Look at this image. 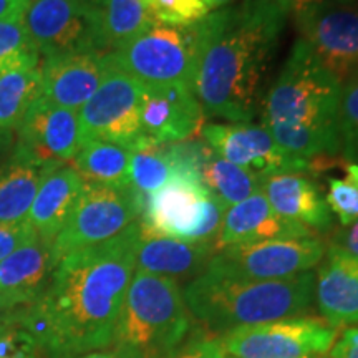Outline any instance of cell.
<instances>
[{
  "label": "cell",
  "instance_id": "6da1fadb",
  "mask_svg": "<svg viewBox=\"0 0 358 358\" xmlns=\"http://www.w3.org/2000/svg\"><path fill=\"white\" fill-rule=\"evenodd\" d=\"M140 221L106 243L75 250L57 262L48 287L25 306L20 324L48 358H75L115 342L136 272Z\"/></svg>",
  "mask_w": 358,
  "mask_h": 358
},
{
  "label": "cell",
  "instance_id": "7a4b0ae2",
  "mask_svg": "<svg viewBox=\"0 0 358 358\" xmlns=\"http://www.w3.org/2000/svg\"><path fill=\"white\" fill-rule=\"evenodd\" d=\"M289 15L284 0H239L198 22L194 93L204 118L250 123Z\"/></svg>",
  "mask_w": 358,
  "mask_h": 358
},
{
  "label": "cell",
  "instance_id": "3957f363",
  "mask_svg": "<svg viewBox=\"0 0 358 358\" xmlns=\"http://www.w3.org/2000/svg\"><path fill=\"white\" fill-rule=\"evenodd\" d=\"M342 83L297 40L264 98L262 127L299 158L340 153Z\"/></svg>",
  "mask_w": 358,
  "mask_h": 358
},
{
  "label": "cell",
  "instance_id": "277c9868",
  "mask_svg": "<svg viewBox=\"0 0 358 358\" xmlns=\"http://www.w3.org/2000/svg\"><path fill=\"white\" fill-rule=\"evenodd\" d=\"M182 295L192 317L224 335L241 327L303 315L315 299V272L254 280L204 271L187 282Z\"/></svg>",
  "mask_w": 358,
  "mask_h": 358
},
{
  "label": "cell",
  "instance_id": "5b68a950",
  "mask_svg": "<svg viewBox=\"0 0 358 358\" xmlns=\"http://www.w3.org/2000/svg\"><path fill=\"white\" fill-rule=\"evenodd\" d=\"M176 280L134 272L113 352L122 358H166L189 335L192 319Z\"/></svg>",
  "mask_w": 358,
  "mask_h": 358
},
{
  "label": "cell",
  "instance_id": "8992f818",
  "mask_svg": "<svg viewBox=\"0 0 358 358\" xmlns=\"http://www.w3.org/2000/svg\"><path fill=\"white\" fill-rule=\"evenodd\" d=\"M226 211L199 173L182 169L145 199L140 232L185 243H216Z\"/></svg>",
  "mask_w": 358,
  "mask_h": 358
},
{
  "label": "cell",
  "instance_id": "52a82bcc",
  "mask_svg": "<svg viewBox=\"0 0 358 358\" xmlns=\"http://www.w3.org/2000/svg\"><path fill=\"white\" fill-rule=\"evenodd\" d=\"M198 53V24H155L106 55L111 64L145 87L182 85L194 90Z\"/></svg>",
  "mask_w": 358,
  "mask_h": 358
},
{
  "label": "cell",
  "instance_id": "ba28073f",
  "mask_svg": "<svg viewBox=\"0 0 358 358\" xmlns=\"http://www.w3.org/2000/svg\"><path fill=\"white\" fill-rule=\"evenodd\" d=\"M145 199L131 187L85 185L73 213L52 244L55 264L75 250L106 243L138 222Z\"/></svg>",
  "mask_w": 358,
  "mask_h": 358
},
{
  "label": "cell",
  "instance_id": "9c48e42d",
  "mask_svg": "<svg viewBox=\"0 0 358 358\" xmlns=\"http://www.w3.org/2000/svg\"><path fill=\"white\" fill-rule=\"evenodd\" d=\"M106 57L100 87L78 110L82 143L108 140L133 148L150 141L141 131V98L145 85L115 66Z\"/></svg>",
  "mask_w": 358,
  "mask_h": 358
},
{
  "label": "cell",
  "instance_id": "30bf717a",
  "mask_svg": "<svg viewBox=\"0 0 358 358\" xmlns=\"http://www.w3.org/2000/svg\"><path fill=\"white\" fill-rule=\"evenodd\" d=\"M325 250L317 236L237 244L217 250L206 271L254 280L287 279L319 266Z\"/></svg>",
  "mask_w": 358,
  "mask_h": 358
},
{
  "label": "cell",
  "instance_id": "8fae6325",
  "mask_svg": "<svg viewBox=\"0 0 358 358\" xmlns=\"http://www.w3.org/2000/svg\"><path fill=\"white\" fill-rule=\"evenodd\" d=\"M335 340V327L310 317L241 327L222 335L224 348L234 358H310L330 352Z\"/></svg>",
  "mask_w": 358,
  "mask_h": 358
},
{
  "label": "cell",
  "instance_id": "7c38bea8",
  "mask_svg": "<svg viewBox=\"0 0 358 358\" xmlns=\"http://www.w3.org/2000/svg\"><path fill=\"white\" fill-rule=\"evenodd\" d=\"M294 17L302 42L340 83L358 75V2L324 0Z\"/></svg>",
  "mask_w": 358,
  "mask_h": 358
},
{
  "label": "cell",
  "instance_id": "4fadbf2b",
  "mask_svg": "<svg viewBox=\"0 0 358 358\" xmlns=\"http://www.w3.org/2000/svg\"><path fill=\"white\" fill-rule=\"evenodd\" d=\"M24 24L34 48L45 58L101 52L95 3L85 0H30Z\"/></svg>",
  "mask_w": 358,
  "mask_h": 358
},
{
  "label": "cell",
  "instance_id": "5bb4252c",
  "mask_svg": "<svg viewBox=\"0 0 358 358\" xmlns=\"http://www.w3.org/2000/svg\"><path fill=\"white\" fill-rule=\"evenodd\" d=\"M201 134L214 153L249 169L261 179L315 171L312 159L289 153L262 124L208 123L203 124Z\"/></svg>",
  "mask_w": 358,
  "mask_h": 358
},
{
  "label": "cell",
  "instance_id": "9a60e30c",
  "mask_svg": "<svg viewBox=\"0 0 358 358\" xmlns=\"http://www.w3.org/2000/svg\"><path fill=\"white\" fill-rule=\"evenodd\" d=\"M17 134L13 156L42 168L70 163L82 146L78 111L52 105L42 96L27 110Z\"/></svg>",
  "mask_w": 358,
  "mask_h": 358
},
{
  "label": "cell",
  "instance_id": "2e32d148",
  "mask_svg": "<svg viewBox=\"0 0 358 358\" xmlns=\"http://www.w3.org/2000/svg\"><path fill=\"white\" fill-rule=\"evenodd\" d=\"M204 113L194 90L182 85L145 87L141 98L143 136L156 145L186 141L203 128Z\"/></svg>",
  "mask_w": 358,
  "mask_h": 358
},
{
  "label": "cell",
  "instance_id": "e0dca14e",
  "mask_svg": "<svg viewBox=\"0 0 358 358\" xmlns=\"http://www.w3.org/2000/svg\"><path fill=\"white\" fill-rule=\"evenodd\" d=\"M106 53L77 52L47 57L38 65L40 96L52 105L78 111L100 87Z\"/></svg>",
  "mask_w": 358,
  "mask_h": 358
},
{
  "label": "cell",
  "instance_id": "ac0fdd59",
  "mask_svg": "<svg viewBox=\"0 0 358 358\" xmlns=\"http://www.w3.org/2000/svg\"><path fill=\"white\" fill-rule=\"evenodd\" d=\"M335 329L358 327V256L329 244L315 274V299Z\"/></svg>",
  "mask_w": 358,
  "mask_h": 358
},
{
  "label": "cell",
  "instance_id": "d6986e66",
  "mask_svg": "<svg viewBox=\"0 0 358 358\" xmlns=\"http://www.w3.org/2000/svg\"><path fill=\"white\" fill-rule=\"evenodd\" d=\"M315 236L302 224L289 221L277 214L262 191L231 206L224 214L216 250L237 244H254L262 241L301 239Z\"/></svg>",
  "mask_w": 358,
  "mask_h": 358
},
{
  "label": "cell",
  "instance_id": "ffe728a7",
  "mask_svg": "<svg viewBox=\"0 0 358 358\" xmlns=\"http://www.w3.org/2000/svg\"><path fill=\"white\" fill-rule=\"evenodd\" d=\"M261 191L279 216L299 222L313 232L334 227L322 187L307 174H279L261 179Z\"/></svg>",
  "mask_w": 358,
  "mask_h": 358
},
{
  "label": "cell",
  "instance_id": "44dd1931",
  "mask_svg": "<svg viewBox=\"0 0 358 358\" xmlns=\"http://www.w3.org/2000/svg\"><path fill=\"white\" fill-rule=\"evenodd\" d=\"M85 189L83 179L66 164L45 168L27 222L40 239L53 244Z\"/></svg>",
  "mask_w": 358,
  "mask_h": 358
},
{
  "label": "cell",
  "instance_id": "7402d4cb",
  "mask_svg": "<svg viewBox=\"0 0 358 358\" xmlns=\"http://www.w3.org/2000/svg\"><path fill=\"white\" fill-rule=\"evenodd\" d=\"M55 266L52 244L35 236L0 262V295L19 306L34 303L48 287Z\"/></svg>",
  "mask_w": 358,
  "mask_h": 358
},
{
  "label": "cell",
  "instance_id": "603a6c76",
  "mask_svg": "<svg viewBox=\"0 0 358 358\" xmlns=\"http://www.w3.org/2000/svg\"><path fill=\"white\" fill-rule=\"evenodd\" d=\"M216 243H185L141 234L136 245V271L169 279H194L216 254Z\"/></svg>",
  "mask_w": 358,
  "mask_h": 358
},
{
  "label": "cell",
  "instance_id": "cb8c5ba5",
  "mask_svg": "<svg viewBox=\"0 0 358 358\" xmlns=\"http://www.w3.org/2000/svg\"><path fill=\"white\" fill-rule=\"evenodd\" d=\"M129 159V146L108 140H88L82 143L73 158V168L85 185L128 187Z\"/></svg>",
  "mask_w": 358,
  "mask_h": 358
},
{
  "label": "cell",
  "instance_id": "d4e9b609",
  "mask_svg": "<svg viewBox=\"0 0 358 358\" xmlns=\"http://www.w3.org/2000/svg\"><path fill=\"white\" fill-rule=\"evenodd\" d=\"M95 10L103 53L115 50L156 24L146 0H98Z\"/></svg>",
  "mask_w": 358,
  "mask_h": 358
},
{
  "label": "cell",
  "instance_id": "484cf974",
  "mask_svg": "<svg viewBox=\"0 0 358 358\" xmlns=\"http://www.w3.org/2000/svg\"><path fill=\"white\" fill-rule=\"evenodd\" d=\"M43 171L45 168L17 156L0 169V224L19 226L27 222Z\"/></svg>",
  "mask_w": 358,
  "mask_h": 358
},
{
  "label": "cell",
  "instance_id": "4316f807",
  "mask_svg": "<svg viewBox=\"0 0 358 358\" xmlns=\"http://www.w3.org/2000/svg\"><path fill=\"white\" fill-rule=\"evenodd\" d=\"M179 171L182 169L169 151V145L145 141L131 150L129 187L143 199L168 185Z\"/></svg>",
  "mask_w": 358,
  "mask_h": 358
},
{
  "label": "cell",
  "instance_id": "83f0119b",
  "mask_svg": "<svg viewBox=\"0 0 358 358\" xmlns=\"http://www.w3.org/2000/svg\"><path fill=\"white\" fill-rule=\"evenodd\" d=\"M201 179L227 209L261 191V178L213 153L201 168Z\"/></svg>",
  "mask_w": 358,
  "mask_h": 358
},
{
  "label": "cell",
  "instance_id": "f1b7e54d",
  "mask_svg": "<svg viewBox=\"0 0 358 358\" xmlns=\"http://www.w3.org/2000/svg\"><path fill=\"white\" fill-rule=\"evenodd\" d=\"M40 93L38 69L0 75V138L19 128Z\"/></svg>",
  "mask_w": 358,
  "mask_h": 358
},
{
  "label": "cell",
  "instance_id": "f546056e",
  "mask_svg": "<svg viewBox=\"0 0 358 358\" xmlns=\"http://www.w3.org/2000/svg\"><path fill=\"white\" fill-rule=\"evenodd\" d=\"M38 65L40 53L30 42L24 15L0 20V75L35 70Z\"/></svg>",
  "mask_w": 358,
  "mask_h": 358
},
{
  "label": "cell",
  "instance_id": "4dcf8cb0",
  "mask_svg": "<svg viewBox=\"0 0 358 358\" xmlns=\"http://www.w3.org/2000/svg\"><path fill=\"white\" fill-rule=\"evenodd\" d=\"M343 178L327 179L325 201L340 227L358 221V164L343 159Z\"/></svg>",
  "mask_w": 358,
  "mask_h": 358
},
{
  "label": "cell",
  "instance_id": "1f68e13d",
  "mask_svg": "<svg viewBox=\"0 0 358 358\" xmlns=\"http://www.w3.org/2000/svg\"><path fill=\"white\" fill-rule=\"evenodd\" d=\"M340 153L358 164V75L342 85L340 98Z\"/></svg>",
  "mask_w": 358,
  "mask_h": 358
},
{
  "label": "cell",
  "instance_id": "d6a6232c",
  "mask_svg": "<svg viewBox=\"0 0 358 358\" xmlns=\"http://www.w3.org/2000/svg\"><path fill=\"white\" fill-rule=\"evenodd\" d=\"M156 24L192 25L203 20L211 8L204 0H146Z\"/></svg>",
  "mask_w": 358,
  "mask_h": 358
},
{
  "label": "cell",
  "instance_id": "836d02e7",
  "mask_svg": "<svg viewBox=\"0 0 358 358\" xmlns=\"http://www.w3.org/2000/svg\"><path fill=\"white\" fill-rule=\"evenodd\" d=\"M166 358H227L222 337L214 335H196L187 342H182Z\"/></svg>",
  "mask_w": 358,
  "mask_h": 358
},
{
  "label": "cell",
  "instance_id": "e575fe53",
  "mask_svg": "<svg viewBox=\"0 0 358 358\" xmlns=\"http://www.w3.org/2000/svg\"><path fill=\"white\" fill-rule=\"evenodd\" d=\"M35 236L37 234H35L29 222L19 224V226H3V224H0V262L7 256H10L13 250L19 249L22 244L34 239Z\"/></svg>",
  "mask_w": 358,
  "mask_h": 358
},
{
  "label": "cell",
  "instance_id": "d590c367",
  "mask_svg": "<svg viewBox=\"0 0 358 358\" xmlns=\"http://www.w3.org/2000/svg\"><path fill=\"white\" fill-rule=\"evenodd\" d=\"M330 358H358V327H347L330 348Z\"/></svg>",
  "mask_w": 358,
  "mask_h": 358
},
{
  "label": "cell",
  "instance_id": "8d00e7d4",
  "mask_svg": "<svg viewBox=\"0 0 358 358\" xmlns=\"http://www.w3.org/2000/svg\"><path fill=\"white\" fill-rule=\"evenodd\" d=\"M330 244L358 256V221L350 224V226L340 227L338 231H335Z\"/></svg>",
  "mask_w": 358,
  "mask_h": 358
},
{
  "label": "cell",
  "instance_id": "74e56055",
  "mask_svg": "<svg viewBox=\"0 0 358 358\" xmlns=\"http://www.w3.org/2000/svg\"><path fill=\"white\" fill-rule=\"evenodd\" d=\"M25 306H19L10 299L0 295V327L12 324L22 315V310H24Z\"/></svg>",
  "mask_w": 358,
  "mask_h": 358
},
{
  "label": "cell",
  "instance_id": "f35d334b",
  "mask_svg": "<svg viewBox=\"0 0 358 358\" xmlns=\"http://www.w3.org/2000/svg\"><path fill=\"white\" fill-rule=\"evenodd\" d=\"M30 0H0V20L24 15Z\"/></svg>",
  "mask_w": 358,
  "mask_h": 358
},
{
  "label": "cell",
  "instance_id": "ab89813d",
  "mask_svg": "<svg viewBox=\"0 0 358 358\" xmlns=\"http://www.w3.org/2000/svg\"><path fill=\"white\" fill-rule=\"evenodd\" d=\"M284 2L287 3L290 13H292V15H295V13L306 10V8L315 6V3L324 2V0H284Z\"/></svg>",
  "mask_w": 358,
  "mask_h": 358
},
{
  "label": "cell",
  "instance_id": "60d3db41",
  "mask_svg": "<svg viewBox=\"0 0 358 358\" xmlns=\"http://www.w3.org/2000/svg\"><path fill=\"white\" fill-rule=\"evenodd\" d=\"M75 358H122V357L113 350H95V352L83 353V355H78Z\"/></svg>",
  "mask_w": 358,
  "mask_h": 358
},
{
  "label": "cell",
  "instance_id": "b9f144b4",
  "mask_svg": "<svg viewBox=\"0 0 358 358\" xmlns=\"http://www.w3.org/2000/svg\"><path fill=\"white\" fill-rule=\"evenodd\" d=\"M231 2H234V0H206V3H208V7L211 8V10L213 8L216 10V8L224 7L226 3H231Z\"/></svg>",
  "mask_w": 358,
  "mask_h": 358
},
{
  "label": "cell",
  "instance_id": "7bdbcfd3",
  "mask_svg": "<svg viewBox=\"0 0 358 358\" xmlns=\"http://www.w3.org/2000/svg\"><path fill=\"white\" fill-rule=\"evenodd\" d=\"M85 2H88V3H96L98 0H85Z\"/></svg>",
  "mask_w": 358,
  "mask_h": 358
},
{
  "label": "cell",
  "instance_id": "ee69618b",
  "mask_svg": "<svg viewBox=\"0 0 358 358\" xmlns=\"http://www.w3.org/2000/svg\"><path fill=\"white\" fill-rule=\"evenodd\" d=\"M0 358H10V357H3V355H0Z\"/></svg>",
  "mask_w": 358,
  "mask_h": 358
},
{
  "label": "cell",
  "instance_id": "f6af8a7d",
  "mask_svg": "<svg viewBox=\"0 0 358 358\" xmlns=\"http://www.w3.org/2000/svg\"><path fill=\"white\" fill-rule=\"evenodd\" d=\"M227 358H234V357H227Z\"/></svg>",
  "mask_w": 358,
  "mask_h": 358
},
{
  "label": "cell",
  "instance_id": "bcb514c9",
  "mask_svg": "<svg viewBox=\"0 0 358 358\" xmlns=\"http://www.w3.org/2000/svg\"><path fill=\"white\" fill-rule=\"evenodd\" d=\"M204 2H206V0H204Z\"/></svg>",
  "mask_w": 358,
  "mask_h": 358
}]
</instances>
